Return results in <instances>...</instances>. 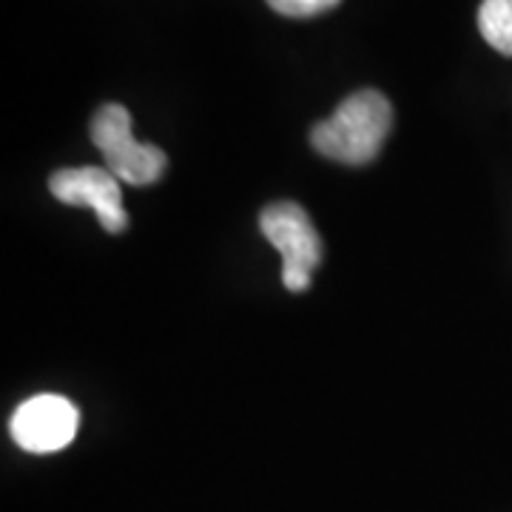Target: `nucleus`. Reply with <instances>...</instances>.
Masks as SVG:
<instances>
[{
	"mask_svg": "<svg viewBox=\"0 0 512 512\" xmlns=\"http://www.w3.org/2000/svg\"><path fill=\"white\" fill-rule=\"evenodd\" d=\"M393 128V106L382 92L362 89L342 100L328 120L311 131L313 148L342 165L373 163Z\"/></svg>",
	"mask_w": 512,
	"mask_h": 512,
	"instance_id": "1",
	"label": "nucleus"
},
{
	"mask_svg": "<svg viewBox=\"0 0 512 512\" xmlns=\"http://www.w3.org/2000/svg\"><path fill=\"white\" fill-rule=\"evenodd\" d=\"M92 140L106 160L103 168H109L120 183L143 188V185L157 183L168 168L163 148L134 140L131 114L120 103H106L94 111Z\"/></svg>",
	"mask_w": 512,
	"mask_h": 512,
	"instance_id": "2",
	"label": "nucleus"
},
{
	"mask_svg": "<svg viewBox=\"0 0 512 512\" xmlns=\"http://www.w3.org/2000/svg\"><path fill=\"white\" fill-rule=\"evenodd\" d=\"M259 228L282 256V285L291 293L308 291L322 262V239L308 211L296 202H271L259 214Z\"/></svg>",
	"mask_w": 512,
	"mask_h": 512,
	"instance_id": "3",
	"label": "nucleus"
},
{
	"mask_svg": "<svg viewBox=\"0 0 512 512\" xmlns=\"http://www.w3.org/2000/svg\"><path fill=\"white\" fill-rule=\"evenodd\" d=\"M80 427V410L66 396L40 393L12 413L9 430L26 453L46 456L69 447Z\"/></svg>",
	"mask_w": 512,
	"mask_h": 512,
	"instance_id": "4",
	"label": "nucleus"
},
{
	"mask_svg": "<svg viewBox=\"0 0 512 512\" xmlns=\"http://www.w3.org/2000/svg\"><path fill=\"white\" fill-rule=\"evenodd\" d=\"M120 180L109 168L83 165V168H60L49 177L52 197L74 208H92L103 231L123 234L128 228V214L123 208V191Z\"/></svg>",
	"mask_w": 512,
	"mask_h": 512,
	"instance_id": "5",
	"label": "nucleus"
},
{
	"mask_svg": "<svg viewBox=\"0 0 512 512\" xmlns=\"http://www.w3.org/2000/svg\"><path fill=\"white\" fill-rule=\"evenodd\" d=\"M478 29L495 52L512 57V0H484L478 9Z\"/></svg>",
	"mask_w": 512,
	"mask_h": 512,
	"instance_id": "6",
	"label": "nucleus"
},
{
	"mask_svg": "<svg viewBox=\"0 0 512 512\" xmlns=\"http://www.w3.org/2000/svg\"><path fill=\"white\" fill-rule=\"evenodd\" d=\"M342 0H268V6L285 18H316L322 12L336 9Z\"/></svg>",
	"mask_w": 512,
	"mask_h": 512,
	"instance_id": "7",
	"label": "nucleus"
}]
</instances>
